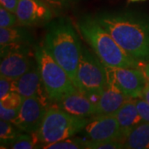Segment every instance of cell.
I'll use <instances>...</instances> for the list:
<instances>
[{"label":"cell","mask_w":149,"mask_h":149,"mask_svg":"<svg viewBox=\"0 0 149 149\" xmlns=\"http://www.w3.org/2000/svg\"><path fill=\"white\" fill-rule=\"evenodd\" d=\"M95 18L130 56L149 61V17L133 12H103Z\"/></svg>","instance_id":"obj_1"},{"label":"cell","mask_w":149,"mask_h":149,"mask_svg":"<svg viewBox=\"0 0 149 149\" xmlns=\"http://www.w3.org/2000/svg\"><path fill=\"white\" fill-rule=\"evenodd\" d=\"M43 47L75 83L81 44L68 17H61L48 23Z\"/></svg>","instance_id":"obj_2"},{"label":"cell","mask_w":149,"mask_h":149,"mask_svg":"<svg viewBox=\"0 0 149 149\" xmlns=\"http://www.w3.org/2000/svg\"><path fill=\"white\" fill-rule=\"evenodd\" d=\"M77 26L82 36L105 66L143 68L141 65L143 63L130 56L95 17H83Z\"/></svg>","instance_id":"obj_3"},{"label":"cell","mask_w":149,"mask_h":149,"mask_svg":"<svg viewBox=\"0 0 149 149\" xmlns=\"http://www.w3.org/2000/svg\"><path fill=\"white\" fill-rule=\"evenodd\" d=\"M88 119L87 118L72 115L56 106L48 108L37 132L40 147L43 144L72 138L82 131Z\"/></svg>","instance_id":"obj_4"},{"label":"cell","mask_w":149,"mask_h":149,"mask_svg":"<svg viewBox=\"0 0 149 149\" xmlns=\"http://www.w3.org/2000/svg\"><path fill=\"white\" fill-rule=\"evenodd\" d=\"M35 58L43 85L52 104L77 91L67 72L54 60L44 47H36Z\"/></svg>","instance_id":"obj_5"},{"label":"cell","mask_w":149,"mask_h":149,"mask_svg":"<svg viewBox=\"0 0 149 149\" xmlns=\"http://www.w3.org/2000/svg\"><path fill=\"white\" fill-rule=\"evenodd\" d=\"M108 83L106 66L96 54L81 47L74 85L85 95L101 94Z\"/></svg>","instance_id":"obj_6"},{"label":"cell","mask_w":149,"mask_h":149,"mask_svg":"<svg viewBox=\"0 0 149 149\" xmlns=\"http://www.w3.org/2000/svg\"><path fill=\"white\" fill-rule=\"evenodd\" d=\"M36 64V58L32 57L31 45L10 44L1 47V75L17 80Z\"/></svg>","instance_id":"obj_7"},{"label":"cell","mask_w":149,"mask_h":149,"mask_svg":"<svg viewBox=\"0 0 149 149\" xmlns=\"http://www.w3.org/2000/svg\"><path fill=\"white\" fill-rule=\"evenodd\" d=\"M108 79L132 99L141 98L148 80L143 68H122L106 66Z\"/></svg>","instance_id":"obj_8"},{"label":"cell","mask_w":149,"mask_h":149,"mask_svg":"<svg viewBox=\"0 0 149 149\" xmlns=\"http://www.w3.org/2000/svg\"><path fill=\"white\" fill-rule=\"evenodd\" d=\"M48 107L36 97H22L21 106L13 123L23 133H37Z\"/></svg>","instance_id":"obj_9"},{"label":"cell","mask_w":149,"mask_h":149,"mask_svg":"<svg viewBox=\"0 0 149 149\" xmlns=\"http://www.w3.org/2000/svg\"><path fill=\"white\" fill-rule=\"evenodd\" d=\"M81 132L85 139L89 141L99 142L118 139L123 142L119 124L114 114L95 115L89 118Z\"/></svg>","instance_id":"obj_10"},{"label":"cell","mask_w":149,"mask_h":149,"mask_svg":"<svg viewBox=\"0 0 149 149\" xmlns=\"http://www.w3.org/2000/svg\"><path fill=\"white\" fill-rule=\"evenodd\" d=\"M15 14L18 24L22 26L48 24L55 15L42 0H19Z\"/></svg>","instance_id":"obj_11"},{"label":"cell","mask_w":149,"mask_h":149,"mask_svg":"<svg viewBox=\"0 0 149 149\" xmlns=\"http://www.w3.org/2000/svg\"><path fill=\"white\" fill-rule=\"evenodd\" d=\"M12 91L17 92L22 97H36L48 108L52 104L43 85L37 64L17 80H13Z\"/></svg>","instance_id":"obj_12"},{"label":"cell","mask_w":149,"mask_h":149,"mask_svg":"<svg viewBox=\"0 0 149 149\" xmlns=\"http://www.w3.org/2000/svg\"><path fill=\"white\" fill-rule=\"evenodd\" d=\"M54 104L74 116L89 118L95 115V104L84 93L78 90L62 97Z\"/></svg>","instance_id":"obj_13"},{"label":"cell","mask_w":149,"mask_h":149,"mask_svg":"<svg viewBox=\"0 0 149 149\" xmlns=\"http://www.w3.org/2000/svg\"><path fill=\"white\" fill-rule=\"evenodd\" d=\"M129 99L132 98L126 95L111 80L108 79L106 86L95 105V115L114 114Z\"/></svg>","instance_id":"obj_14"},{"label":"cell","mask_w":149,"mask_h":149,"mask_svg":"<svg viewBox=\"0 0 149 149\" xmlns=\"http://www.w3.org/2000/svg\"><path fill=\"white\" fill-rule=\"evenodd\" d=\"M114 115L119 124L123 142L134 127L143 121L139 114L134 99H129L125 102L114 113Z\"/></svg>","instance_id":"obj_15"},{"label":"cell","mask_w":149,"mask_h":149,"mask_svg":"<svg viewBox=\"0 0 149 149\" xmlns=\"http://www.w3.org/2000/svg\"><path fill=\"white\" fill-rule=\"evenodd\" d=\"M123 148L149 149V123L143 121L128 133L123 142Z\"/></svg>","instance_id":"obj_16"},{"label":"cell","mask_w":149,"mask_h":149,"mask_svg":"<svg viewBox=\"0 0 149 149\" xmlns=\"http://www.w3.org/2000/svg\"><path fill=\"white\" fill-rule=\"evenodd\" d=\"M33 39L30 32L22 27H0V47L10 44L32 45Z\"/></svg>","instance_id":"obj_17"},{"label":"cell","mask_w":149,"mask_h":149,"mask_svg":"<svg viewBox=\"0 0 149 149\" xmlns=\"http://www.w3.org/2000/svg\"><path fill=\"white\" fill-rule=\"evenodd\" d=\"M23 133L20 128H18L16 125L12 122L2 120L0 121V139H1V145L9 146L13 141L17 137Z\"/></svg>","instance_id":"obj_18"},{"label":"cell","mask_w":149,"mask_h":149,"mask_svg":"<svg viewBox=\"0 0 149 149\" xmlns=\"http://www.w3.org/2000/svg\"><path fill=\"white\" fill-rule=\"evenodd\" d=\"M39 147L40 142L37 133H21L8 146L13 149H33Z\"/></svg>","instance_id":"obj_19"},{"label":"cell","mask_w":149,"mask_h":149,"mask_svg":"<svg viewBox=\"0 0 149 149\" xmlns=\"http://www.w3.org/2000/svg\"><path fill=\"white\" fill-rule=\"evenodd\" d=\"M40 148L44 149H87L86 139L80 138H69L52 143L43 144Z\"/></svg>","instance_id":"obj_20"},{"label":"cell","mask_w":149,"mask_h":149,"mask_svg":"<svg viewBox=\"0 0 149 149\" xmlns=\"http://www.w3.org/2000/svg\"><path fill=\"white\" fill-rule=\"evenodd\" d=\"M87 149H120L123 148V142L118 139H110L99 142L86 140Z\"/></svg>","instance_id":"obj_21"},{"label":"cell","mask_w":149,"mask_h":149,"mask_svg":"<svg viewBox=\"0 0 149 149\" xmlns=\"http://www.w3.org/2000/svg\"><path fill=\"white\" fill-rule=\"evenodd\" d=\"M53 11L54 14L60 16L73 5L74 0H42Z\"/></svg>","instance_id":"obj_22"},{"label":"cell","mask_w":149,"mask_h":149,"mask_svg":"<svg viewBox=\"0 0 149 149\" xmlns=\"http://www.w3.org/2000/svg\"><path fill=\"white\" fill-rule=\"evenodd\" d=\"M17 23L18 24L16 14L1 7L0 8V27H13V26H16Z\"/></svg>","instance_id":"obj_23"},{"label":"cell","mask_w":149,"mask_h":149,"mask_svg":"<svg viewBox=\"0 0 149 149\" xmlns=\"http://www.w3.org/2000/svg\"><path fill=\"white\" fill-rule=\"evenodd\" d=\"M22 97L14 91H11L8 95L0 100V104L9 109H19L21 106Z\"/></svg>","instance_id":"obj_24"},{"label":"cell","mask_w":149,"mask_h":149,"mask_svg":"<svg viewBox=\"0 0 149 149\" xmlns=\"http://www.w3.org/2000/svg\"><path fill=\"white\" fill-rule=\"evenodd\" d=\"M19 109H9L0 104V118L2 120L13 123L17 116Z\"/></svg>","instance_id":"obj_25"},{"label":"cell","mask_w":149,"mask_h":149,"mask_svg":"<svg viewBox=\"0 0 149 149\" xmlns=\"http://www.w3.org/2000/svg\"><path fill=\"white\" fill-rule=\"evenodd\" d=\"M139 114L145 122L149 123V104L142 98L134 99Z\"/></svg>","instance_id":"obj_26"},{"label":"cell","mask_w":149,"mask_h":149,"mask_svg":"<svg viewBox=\"0 0 149 149\" xmlns=\"http://www.w3.org/2000/svg\"><path fill=\"white\" fill-rule=\"evenodd\" d=\"M13 80H10L3 75L0 77V100L4 98L12 91Z\"/></svg>","instance_id":"obj_27"},{"label":"cell","mask_w":149,"mask_h":149,"mask_svg":"<svg viewBox=\"0 0 149 149\" xmlns=\"http://www.w3.org/2000/svg\"><path fill=\"white\" fill-rule=\"evenodd\" d=\"M19 0H0L1 7L6 8L7 10L10 11L12 13H14L17 10V8L18 5Z\"/></svg>","instance_id":"obj_28"},{"label":"cell","mask_w":149,"mask_h":149,"mask_svg":"<svg viewBox=\"0 0 149 149\" xmlns=\"http://www.w3.org/2000/svg\"><path fill=\"white\" fill-rule=\"evenodd\" d=\"M142 99H143L145 101H147L149 104V82H147V85L144 88L143 91V94L141 96Z\"/></svg>","instance_id":"obj_29"},{"label":"cell","mask_w":149,"mask_h":149,"mask_svg":"<svg viewBox=\"0 0 149 149\" xmlns=\"http://www.w3.org/2000/svg\"><path fill=\"white\" fill-rule=\"evenodd\" d=\"M143 73L146 76V78H147V80L149 82V61L143 63Z\"/></svg>","instance_id":"obj_30"},{"label":"cell","mask_w":149,"mask_h":149,"mask_svg":"<svg viewBox=\"0 0 149 149\" xmlns=\"http://www.w3.org/2000/svg\"><path fill=\"white\" fill-rule=\"evenodd\" d=\"M130 2H139V1H145V0H128Z\"/></svg>","instance_id":"obj_31"}]
</instances>
